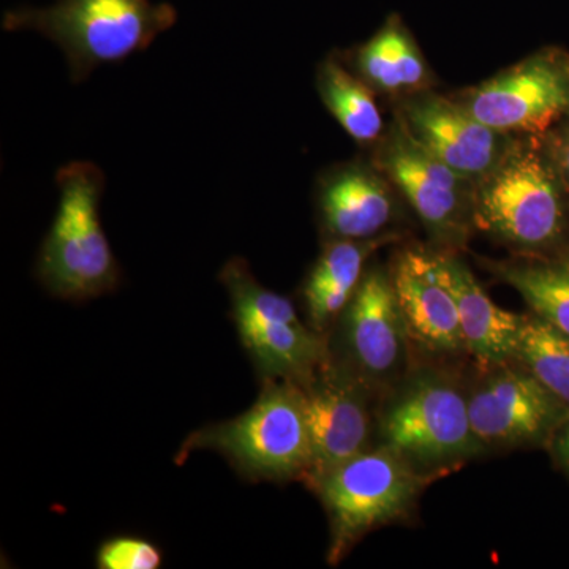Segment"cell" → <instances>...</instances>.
<instances>
[{"instance_id":"cell-1","label":"cell","mask_w":569,"mask_h":569,"mask_svg":"<svg viewBox=\"0 0 569 569\" xmlns=\"http://www.w3.org/2000/svg\"><path fill=\"white\" fill-rule=\"evenodd\" d=\"M376 443L441 478L488 455L471 427L468 381L443 362H417L378 400Z\"/></svg>"},{"instance_id":"cell-2","label":"cell","mask_w":569,"mask_h":569,"mask_svg":"<svg viewBox=\"0 0 569 569\" xmlns=\"http://www.w3.org/2000/svg\"><path fill=\"white\" fill-rule=\"evenodd\" d=\"M567 192L542 137H515L475 190V228L515 250L548 254L567 228Z\"/></svg>"},{"instance_id":"cell-3","label":"cell","mask_w":569,"mask_h":569,"mask_svg":"<svg viewBox=\"0 0 569 569\" xmlns=\"http://www.w3.org/2000/svg\"><path fill=\"white\" fill-rule=\"evenodd\" d=\"M178 11L151 0H58L44 9L21 7L3 14L6 31H33L66 54L70 78L84 81L103 63L119 62L151 47L173 28Z\"/></svg>"},{"instance_id":"cell-4","label":"cell","mask_w":569,"mask_h":569,"mask_svg":"<svg viewBox=\"0 0 569 569\" xmlns=\"http://www.w3.org/2000/svg\"><path fill=\"white\" fill-rule=\"evenodd\" d=\"M437 479L381 443L332 468L310 488L329 520L326 561L337 567L373 530L410 519L419 497Z\"/></svg>"},{"instance_id":"cell-5","label":"cell","mask_w":569,"mask_h":569,"mask_svg":"<svg viewBox=\"0 0 569 569\" xmlns=\"http://www.w3.org/2000/svg\"><path fill=\"white\" fill-rule=\"evenodd\" d=\"M197 449L220 452L242 477L254 481H302L312 466V438L301 387L291 380H264L249 410L197 430L182 445L178 460Z\"/></svg>"},{"instance_id":"cell-6","label":"cell","mask_w":569,"mask_h":569,"mask_svg":"<svg viewBox=\"0 0 569 569\" xmlns=\"http://www.w3.org/2000/svg\"><path fill=\"white\" fill-rule=\"evenodd\" d=\"M59 206L37 260V276L62 299L84 301L110 293L119 266L100 222L103 171L91 162H71L56 174Z\"/></svg>"},{"instance_id":"cell-7","label":"cell","mask_w":569,"mask_h":569,"mask_svg":"<svg viewBox=\"0 0 569 569\" xmlns=\"http://www.w3.org/2000/svg\"><path fill=\"white\" fill-rule=\"evenodd\" d=\"M230 295L239 337L264 380L302 383L328 353V336L302 323L287 296L268 290L242 258H231L220 272Z\"/></svg>"},{"instance_id":"cell-8","label":"cell","mask_w":569,"mask_h":569,"mask_svg":"<svg viewBox=\"0 0 569 569\" xmlns=\"http://www.w3.org/2000/svg\"><path fill=\"white\" fill-rule=\"evenodd\" d=\"M329 332V351L378 400L417 365V350L408 336L389 268L383 266L367 268L353 299Z\"/></svg>"},{"instance_id":"cell-9","label":"cell","mask_w":569,"mask_h":569,"mask_svg":"<svg viewBox=\"0 0 569 569\" xmlns=\"http://www.w3.org/2000/svg\"><path fill=\"white\" fill-rule=\"evenodd\" d=\"M373 164L406 198L438 249H466L475 228L477 182L418 144L395 121L376 144Z\"/></svg>"},{"instance_id":"cell-10","label":"cell","mask_w":569,"mask_h":569,"mask_svg":"<svg viewBox=\"0 0 569 569\" xmlns=\"http://www.w3.org/2000/svg\"><path fill=\"white\" fill-rule=\"evenodd\" d=\"M479 121L509 137H546L569 118V56L535 52L456 96Z\"/></svg>"},{"instance_id":"cell-11","label":"cell","mask_w":569,"mask_h":569,"mask_svg":"<svg viewBox=\"0 0 569 569\" xmlns=\"http://www.w3.org/2000/svg\"><path fill=\"white\" fill-rule=\"evenodd\" d=\"M471 427L486 452L545 448L568 408L516 361L478 367L468 381Z\"/></svg>"},{"instance_id":"cell-12","label":"cell","mask_w":569,"mask_h":569,"mask_svg":"<svg viewBox=\"0 0 569 569\" xmlns=\"http://www.w3.org/2000/svg\"><path fill=\"white\" fill-rule=\"evenodd\" d=\"M298 385L312 438V466L302 479L310 489L332 468L376 443L378 397L329 347L316 372Z\"/></svg>"},{"instance_id":"cell-13","label":"cell","mask_w":569,"mask_h":569,"mask_svg":"<svg viewBox=\"0 0 569 569\" xmlns=\"http://www.w3.org/2000/svg\"><path fill=\"white\" fill-rule=\"evenodd\" d=\"M396 119L418 144L475 182L497 167L515 140L479 121L456 97L430 91L400 99Z\"/></svg>"},{"instance_id":"cell-14","label":"cell","mask_w":569,"mask_h":569,"mask_svg":"<svg viewBox=\"0 0 569 569\" xmlns=\"http://www.w3.org/2000/svg\"><path fill=\"white\" fill-rule=\"evenodd\" d=\"M389 274L415 350L432 359L467 355L458 302L437 249L403 247L392 258Z\"/></svg>"},{"instance_id":"cell-15","label":"cell","mask_w":569,"mask_h":569,"mask_svg":"<svg viewBox=\"0 0 569 569\" xmlns=\"http://www.w3.org/2000/svg\"><path fill=\"white\" fill-rule=\"evenodd\" d=\"M391 182L376 167L350 162L332 168L318 182L317 206L328 239H372L395 219Z\"/></svg>"},{"instance_id":"cell-16","label":"cell","mask_w":569,"mask_h":569,"mask_svg":"<svg viewBox=\"0 0 569 569\" xmlns=\"http://www.w3.org/2000/svg\"><path fill=\"white\" fill-rule=\"evenodd\" d=\"M437 253L441 271L458 302L460 331L467 355L481 369L512 361L522 316L497 306L459 252L437 247Z\"/></svg>"},{"instance_id":"cell-17","label":"cell","mask_w":569,"mask_h":569,"mask_svg":"<svg viewBox=\"0 0 569 569\" xmlns=\"http://www.w3.org/2000/svg\"><path fill=\"white\" fill-rule=\"evenodd\" d=\"M397 239L395 233L359 241L328 239L302 287L307 318L317 332L328 336L365 279L370 258Z\"/></svg>"},{"instance_id":"cell-18","label":"cell","mask_w":569,"mask_h":569,"mask_svg":"<svg viewBox=\"0 0 569 569\" xmlns=\"http://www.w3.org/2000/svg\"><path fill=\"white\" fill-rule=\"evenodd\" d=\"M356 74L373 91L403 97L429 91L430 71L417 41L397 14L356 50Z\"/></svg>"},{"instance_id":"cell-19","label":"cell","mask_w":569,"mask_h":569,"mask_svg":"<svg viewBox=\"0 0 569 569\" xmlns=\"http://www.w3.org/2000/svg\"><path fill=\"white\" fill-rule=\"evenodd\" d=\"M482 266L522 296L530 312L569 337V258L516 254L509 260H482Z\"/></svg>"},{"instance_id":"cell-20","label":"cell","mask_w":569,"mask_h":569,"mask_svg":"<svg viewBox=\"0 0 569 569\" xmlns=\"http://www.w3.org/2000/svg\"><path fill=\"white\" fill-rule=\"evenodd\" d=\"M317 91L336 121L359 144H377L387 133L373 89L339 58L331 56L320 63Z\"/></svg>"},{"instance_id":"cell-21","label":"cell","mask_w":569,"mask_h":569,"mask_svg":"<svg viewBox=\"0 0 569 569\" xmlns=\"http://www.w3.org/2000/svg\"><path fill=\"white\" fill-rule=\"evenodd\" d=\"M512 361L569 410V337L535 313L522 316Z\"/></svg>"},{"instance_id":"cell-22","label":"cell","mask_w":569,"mask_h":569,"mask_svg":"<svg viewBox=\"0 0 569 569\" xmlns=\"http://www.w3.org/2000/svg\"><path fill=\"white\" fill-rule=\"evenodd\" d=\"M160 565V549L140 538H112L103 542L97 553V567L100 569H157Z\"/></svg>"},{"instance_id":"cell-23","label":"cell","mask_w":569,"mask_h":569,"mask_svg":"<svg viewBox=\"0 0 569 569\" xmlns=\"http://www.w3.org/2000/svg\"><path fill=\"white\" fill-rule=\"evenodd\" d=\"M545 140L546 149H548L550 159L559 171L561 182L569 192V127L568 129L550 130Z\"/></svg>"},{"instance_id":"cell-24","label":"cell","mask_w":569,"mask_h":569,"mask_svg":"<svg viewBox=\"0 0 569 569\" xmlns=\"http://www.w3.org/2000/svg\"><path fill=\"white\" fill-rule=\"evenodd\" d=\"M550 459L569 478V411L567 417L561 419L559 426L550 433L545 445Z\"/></svg>"}]
</instances>
